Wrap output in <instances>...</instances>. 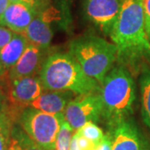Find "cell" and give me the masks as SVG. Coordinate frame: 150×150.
Wrapping results in <instances>:
<instances>
[{
	"label": "cell",
	"instance_id": "cell-5",
	"mask_svg": "<svg viewBox=\"0 0 150 150\" xmlns=\"http://www.w3.org/2000/svg\"><path fill=\"white\" fill-rule=\"evenodd\" d=\"M64 113L52 114L28 107L18 119V125L36 144L47 150H55L57 137L64 121Z\"/></svg>",
	"mask_w": 150,
	"mask_h": 150
},
{
	"label": "cell",
	"instance_id": "cell-18",
	"mask_svg": "<svg viewBox=\"0 0 150 150\" xmlns=\"http://www.w3.org/2000/svg\"><path fill=\"white\" fill-rule=\"evenodd\" d=\"M74 133V130L72 129L69 123L64 120L62 123L61 129L57 137L55 150H69L70 143Z\"/></svg>",
	"mask_w": 150,
	"mask_h": 150
},
{
	"label": "cell",
	"instance_id": "cell-16",
	"mask_svg": "<svg viewBox=\"0 0 150 150\" xmlns=\"http://www.w3.org/2000/svg\"><path fill=\"white\" fill-rule=\"evenodd\" d=\"M141 93V112L144 123L150 129V70L143 71L139 80Z\"/></svg>",
	"mask_w": 150,
	"mask_h": 150
},
{
	"label": "cell",
	"instance_id": "cell-9",
	"mask_svg": "<svg viewBox=\"0 0 150 150\" xmlns=\"http://www.w3.org/2000/svg\"><path fill=\"white\" fill-rule=\"evenodd\" d=\"M58 18V12L53 8L41 10L22 35L27 38L29 43L47 49L54 37L51 23L55 21Z\"/></svg>",
	"mask_w": 150,
	"mask_h": 150
},
{
	"label": "cell",
	"instance_id": "cell-25",
	"mask_svg": "<svg viewBox=\"0 0 150 150\" xmlns=\"http://www.w3.org/2000/svg\"><path fill=\"white\" fill-rule=\"evenodd\" d=\"M10 4L9 0H0V18L4 14L7 8Z\"/></svg>",
	"mask_w": 150,
	"mask_h": 150
},
{
	"label": "cell",
	"instance_id": "cell-10",
	"mask_svg": "<svg viewBox=\"0 0 150 150\" xmlns=\"http://www.w3.org/2000/svg\"><path fill=\"white\" fill-rule=\"evenodd\" d=\"M44 50L45 49L29 43L20 59L18 60L16 64L7 74V79L8 81L26 77H33L38 73L39 74L43 61L46 59L43 58Z\"/></svg>",
	"mask_w": 150,
	"mask_h": 150
},
{
	"label": "cell",
	"instance_id": "cell-11",
	"mask_svg": "<svg viewBox=\"0 0 150 150\" xmlns=\"http://www.w3.org/2000/svg\"><path fill=\"white\" fill-rule=\"evenodd\" d=\"M112 150H147L145 143L134 121L128 118L111 130Z\"/></svg>",
	"mask_w": 150,
	"mask_h": 150
},
{
	"label": "cell",
	"instance_id": "cell-22",
	"mask_svg": "<svg viewBox=\"0 0 150 150\" xmlns=\"http://www.w3.org/2000/svg\"><path fill=\"white\" fill-rule=\"evenodd\" d=\"M145 30L150 40V0H143Z\"/></svg>",
	"mask_w": 150,
	"mask_h": 150
},
{
	"label": "cell",
	"instance_id": "cell-15",
	"mask_svg": "<svg viewBox=\"0 0 150 150\" xmlns=\"http://www.w3.org/2000/svg\"><path fill=\"white\" fill-rule=\"evenodd\" d=\"M20 114L5 105L0 110V150H8L12 139V132L18 123Z\"/></svg>",
	"mask_w": 150,
	"mask_h": 150
},
{
	"label": "cell",
	"instance_id": "cell-21",
	"mask_svg": "<svg viewBox=\"0 0 150 150\" xmlns=\"http://www.w3.org/2000/svg\"><path fill=\"white\" fill-rule=\"evenodd\" d=\"M10 4H22L38 13L41 11V0H9Z\"/></svg>",
	"mask_w": 150,
	"mask_h": 150
},
{
	"label": "cell",
	"instance_id": "cell-1",
	"mask_svg": "<svg viewBox=\"0 0 150 150\" xmlns=\"http://www.w3.org/2000/svg\"><path fill=\"white\" fill-rule=\"evenodd\" d=\"M117 48V62L137 74L150 62V40L145 30L143 0H124L109 33Z\"/></svg>",
	"mask_w": 150,
	"mask_h": 150
},
{
	"label": "cell",
	"instance_id": "cell-20",
	"mask_svg": "<svg viewBox=\"0 0 150 150\" xmlns=\"http://www.w3.org/2000/svg\"><path fill=\"white\" fill-rule=\"evenodd\" d=\"M14 34L15 33L13 32L8 28L0 25V48L9 43Z\"/></svg>",
	"mask_w": 150,
	"mask_h": 150
},
{
	"label": "cell",
	"instance_id": "cell-12",
	"mask_svg": "<svg viewBox=\"0 0 150 150\" xmlns=\"http://www.w3.org/2000/svg\"><path fill=\"white\" fill-rule=\"evenodd\" d=\"M38 13L22 4H10L0 18V25L8 28L15 33L22 34Z\"/></svg>",
	"mask_w": 150,
	"mask_h": 150
},
{
	"label": "cell",
	"instance_id": "cell-17",
	"mask_svg": "<svg viewBox=\"0 0 150 150\" xmlns=\"http://www.w3.org/2000/svg\"><path fill=\"white\" fill-rule=\"evenodd\" d=\"M17 123L13 127L12 132V137L14 138L18 143L21 150H47L43 149L40 145L36 144L33 140H32L28 134L22 129L20 126H18Z\"/></svg>",
	"mask_w": 150,
	"mask_h": 150
},
{
	"label": "cell",
	"instance_id": "cell-23",
	"mask_svg": "<svg viewBox=\"0 0 150 150\" xmlns=\"http://www.w3.org/2000/svg\"><path fill=\"white\" fill-rule=\"evenodd\" d=\"M112 134L111 131H108L104 135L102 141L98 144L96 150H112Z\"/></svg>",
	"mask_w": 150,
	"mask_h": 150
},
{
	"label": "cell",
	"instance_id": "cell-19",
	"mask_svg": "<svg viewBox=\"0 0 150 150\" xmlns=\"http://www.w3.org/2000/svg\"><path fill=\"white\" fill-rule=\"evenodd\" d=\"M77 132L97 144H98L102 141L105 135L102 129L94 122H88L83 126H82L80 129H78Z\"/></svg>",
	"mask_w": 150,
	"mask_h": 150
},
{
	"label": "cell",
	"instance_id": "cell-27",
	"mask_svg": "<svg viewBox=\"0 0 150 150\" xmlns=\"http://www.w3.org/2000/svg\"><path fill=\"white\" fill-rule=\"evenodd\" d=\"M2 100H3V97H2V93L0 91V110L2 108Z\"/></svg>",
	"mask_w": 150,
	"mask_h": 150
},
{
	"label": "cell",
	"instance_id": "cell-7",
	"mask_svg": "<svg viewBox=\"0 0 150 150\" xmlns=\"http://www.w3.org/2000/svg\"><path fill=\"white\" fill-rule=\"evenodd\" d=\"M43 91L44 88L39 77L33 76L8 81V106L22 113L23 109L29 107L30 103Z\"/></svg>",
	"mask_w": 150,
	"mask_h": 150
},
{
	"label": "cell",
	"instance_id": "cell-8",
	"mask_svg": "<svg viewBox=\"0 0 150 150\" xmlns=\"http://www.w3.org/2000/svg\"><path fill=\"white\" fill-rule=\"evenodd\" d=\"M124 0H84L88 19L105 34H109L118 18Z\"/></svg>",
	"mask_w": 150,
	"mask_h": 150
},
{
	"label": "cell",
	"instance_id": "cell-2",
	"mask_svg": "<svg viewBox=\"0 0 150 150\" xmlns=\"http://www.w3.org/2000/svg\"><path fill=\"white\" fill-rule=\"evenodd\" d=\"M102 118L111 131L127 120L134 112L136 86L132 74L118 64L108 72L100 83Z\"/></svg>",
	"mask_w": 150,
	"mask_h": 150
},
{
	"label": "cell",
	"instance_id": "cell-6",
	"mask_svg": "<svg viewBox=\"0 0 150 150\" xmlns=\"http://www.w3.org/2000/svg\"><path fill=\"white\" fill-rule=\"evenodd\" d=\"M103 103L99 92L79 94L73 98L65 108L64 118L77 131L88 122H98L102 117Z\"/></svg>",
	"mask_w": 150,
	"mask_h": 150
},
{
	"label": "cell",
	"instance_id": "cell-4",
	"mask_svg": "<svg viewBox=\"0 0 150 150\" xmlns=\"http://www.w3.org/2000/svg\"><path fill=\"white\" fill-rule=\"evenodd\" d=\"M69 54L86 74L101 83L117 60L114 43L97 36H83L69 44Z\"/></svg>",
	"mask_w": 150,
	"mask_h": 150
},
{
	"label": "cell",
	"instance_id": "cell-24",
	"mask_svg": "<svg viewBox=\"0 0 150 150\" xmlns=\"http://www.w3.org/2000/svg\"><path fill=\"white\" fill-rule=\"evenodd\" d=\"M69 150H80L79 145V142H78V134H77L76 131H75V133H74L73 136H72Z\"/></svg>",
	"mask_w": 150,
	"mask_h": 150
},
{
	"label": "cell",
	"instance_id": "cell-3",
	"mask_svg": "<svg viewBox=\"0 0 150 150\" xmlns=\"http://www.w3.org/2000/svg\"><path fill=\"white\" fill-rule=\"evenodd\" d=\"M39 79L44 90L86 94L100 91V83L88 77L69 53H54L43 61Z\"/></svg>",
	"mask_w": 150,
	"mask_h": 150
},
{
	"label": "cell",
	"instance_id": "cell-26",
	"mask_svg": "<svg viewBox=\"0 0 150 150\" xmlns=\"http://www.w3.org/2000/svg\"><path fill=\"white\" fill-rule=\"evenodd\" d=\"M8 150H21L20 149V146L18 144V143L17 142V140L12 137L11 139V143L9 145V148Z\"/></svg>",
	"mask_w": 150,
	"mask_h": 150
},
{
	"label": "cell",
	"instance_id": "cell-14",
	"mask_svg": "<svg viewBox=\"0 0 150 150\" xmlns=\"http://www.w3.org/2000/svg\"><path fill=\"white\" fill-rule=\"evenodd\" d=\"M28 44L29 43L24 36L15 33L9 43L0 48V78L7 76Z\"/></svg>",
	"mask_w": 150,
	"mask_h": 150
},
{
	"label": "cell",
	"instance_id": "cell-13",
	"mask_svg": "<svg viewBox=\"0 0 150 150\" xmlns=\"http://www.w3.org/2000/svg\"><path fill=\"white\" fill-rule=\"evenodd\" d=\"M74 94L75 93L70 91H43L29 107L52 114L64 113L67 105L74 98Z\"/></svg>",
	"mask_w": 150,
	"mask_h": 150
},
{
	"label": "cell",
	"instance_id": "cell-28",
	"mask_svg": "<svg viewBox=\"0 0 150 150\" xmlns=\"http://www.w3.org/2000/svg\"><path fill=\"white\" fill-rule=\"evenodd\" d=\"M147 150H150V147L149 145H147Z\"/></svg>",
	"mask_w": 150,
	"mask_h": 150
}]
</instances>
